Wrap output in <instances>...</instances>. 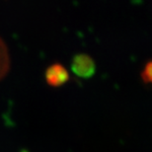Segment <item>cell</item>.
Segmentation results:
<instances>
[{
  "label": "cell",
  "instance_id": "cell-1",
  "mask_svg": "<svg viewBox=\"0 0 152 152\" xmlns=\"http://www.w3.org/2000/svg\"><path fill=\"white\" fill-rule=\"evenodd\" d=\"M71 69L81 78H90L95 74L96 64L92 57L85 53L76 54L72 59Z\"/></svg>",
  "mask_w": 152,
  "mask_h": 152
},
{
  "label": "cell",
  "instance_id": "cell-2",
  "mask_svg": "<svg viewBox=\"0 0 152 152\" xmlns=\"http://www.w3.org/2000/svg\"><path fill=\"white\" fill-rule=\"evenodd\" d=\"M45 80L51 87H60L69 80V74L63 65L54 63L45 71Z\"/></svg>",
  "mask_w": 152,
  "mask_h": 152
},
{
  "label": "cell",
  "instance_id": "cell-3",
  "mask_svg": "<svg viewBox=\"0 0 152 152\" xmlns=\"http://www.w3.org/2000/svg\"><path fill=\"white\" fill-rule=\"evenodd\" d=\"M9 68V57L5 45L0 39V78H2Z\"/></svg>",
  "mask_w": 152,
  "mask_h": 152
},
{
  "label": "cell",
  "instance_id": "cell-4",
  "mask_svg": "<svg viewBox=\"0 0 152 152\" xmlns=\"http://www.w3.org/2000/svg\"><path fill=\"white\" fill-rule=\"evenodd\" d=\"M151 71H152V68H151V61H148L146 63V65L144 66V69L143 71L141 72V78H142V81L146 84H149L151 80H152V75H151Z\"/></svg>",
  "mask_w": 152,
  "mask_h": 152
}]
</instances>
